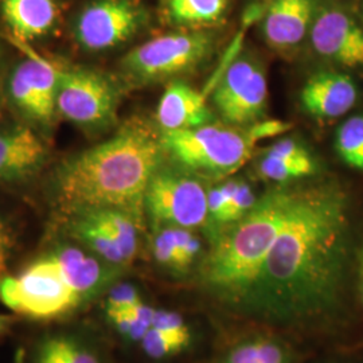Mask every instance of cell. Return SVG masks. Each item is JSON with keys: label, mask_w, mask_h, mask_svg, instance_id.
Returning a JSON list of instances; mask_svg holds the SVG:
<instances>
[{"label": "cell", "mask_w": 363, "mask_h": 363, "mask_svg": "<svg viewBox=\"0 0 363 363\" xmlns=\"http://www.w3.org/2000/svg\"><path fill=\"white\" fill-rule=\"evenodd\" d=\"M152 253L159 265L172 272L181 273L175 226H157L152 241Z\"/></svg>", "instance_id": "obj_29"}, {"label": "cell", "mask_w": 363, "mask_h": 363, "mask_svg": "<svg viewBox=\"0 0 363 363\" xmlns=\"http://www.w3.org/2000/svg\"><path fill=\"white\" fill-rule=\"evenodd\" d=\"M346 237L340 191L327 186L296 190L286 223L240 307L279 325L323 318L342 292Z\"/></svg>", "instance_id": "obj_1"}, {"label": "cell", "mask_w": 363, "mask_h": 363, "mask_svg": "<svg viewBox=\"0 0 363 363\" xmlns=\"http://www.w3.org/2000/svg\"><path fill=\"white\" fill-rule=\"evenodd\" d=\"M291 128H292L291 123L272 118V120H259V121H256L255 124H252L247 128V132H249L250 138L253 139V142L257 144L261 140L274 138L277 135H283V133H286Z\"/></svg>", "instance_id": "obj_34"}, {"label": "cell", "mask_w": 363, "mask_h": 363, "mask_svg": "<svg viewBox=\"0 0 363 363\" xmlns=\"http://www.w3.org/2000/svg\"><path fill=\"white\" fill-rule=\"evenodd\" d=\"M139 303H142V298L135 286L127 283L117 284L109 291V295L106 298V316L109 319L121 312L128 311Z\"/></svg>", "instance_id": "obj_30"}, {"label": "cell", "mask_w": 363, "mask_h": 363, "mask_svg": "<svg viewBox=\"0 0 363 363\" xmlns=\"http://www.w3.org/2000/svg\"><path fill=\"white\" fill-rule=\"evenodd\" d=\"M213 49L203 31L172 33L151 39L123 58V70L138 82H154L187 73L201 65Z\"/></svg>", "instance_id": "obj_7"}, {"label": "cell", "mask_w": 363, "mask_h": 363, "mask_svg": "<svg viewBox=\"0 0 363 363\" xmlns=\"http://www.w3.org/2000/svg\"><path fill=\"white\" fill-rule=\"evenodd\" d=\"M264 155L273 156L284 160H294V162H310L311 155L301 144L292 140V139H281L271 147H268Z\"/></svg>", "instance_id": "obj_33"}, {"label": "cell", "mask_w": 363, "mask_h": 363, "mask_svg": "<svg viewBox=\"0 0 363 363\" xmlns=\"http://www.w3.org/2000/svg\"><path fill=\"white\" fill-rule=\"evenodd\" d=\"M160 135L164 152L181 167L194 177L213 179L237 172L250 159L256 147L247 130L213 124Z\"/></svg>", "instance_id": "obj_4"}, {"label": "cell", "mask_w": 363, "mask_h": 363, "mask_svg": "<svg viewBox=\"0 0 363 363\" xmlns=\"http://www.w3.org/2000/svg\"><path fill=\"white\" fill-rule=\"evenodd\" d=\"M144 210L157 226L193 230L208 222V191L187 171L159 169L147 187Z\"/></svg>", "instance_id": "obj_8"}, {"label": "cell", "mask_w": 363, "mask_h": 363, "mask_svg": "<svg viewBox=\"0 0 363 363\" xmlns=\"http://www.w3.org/2000/svg\"><path fill=\"white\" fill-rule=\"evenodd\" d=\"M155 311L142 301L128 311L109 318V322L116 327L123 337L130 340H142L147 331L152 327Z\"/></svg>", "instance_id": "obj_26"}, {"label": "cell", "mask_w": 363, "mask_h": 363, "mask_svg": "<svg viewBox=\"0 0 363 363\" xmlns=\"http://www.w3.org/2000/svg\"><path fill=\"white\" fill-rule=\"evenodd\" d=\"M13 323V316L10 315H4V313H0V337L6 333H9L10 327Z\"/></svg>", "instance_id": "obj_37"}, {"label": "cell", "mask_w": 363, "mask_h": 363, "mask_svg": "<svg viewBox=\"0 0 363 363\" xmlns=\"http://www.w3.org/2000/svg\"><path fill=\"white\" fill-rule=\"evenodd\" d=\"M9 94L15 108L27 118L49 124L22 62L15 66L11 77L9 78Z\"/></svg>", "instance_id": "obj_23"}, {"label": "cell", "mask_w": 363, "mask_h": 363, "mask_svg": "<svg viewBox=\"0 0 363 363\" xmlns=\"http://www.w3.org/2000/svg\"><path fill=\"white\" fill-rule=\"evenodd\" d=\"M211 118L205 96L183 82L169 84L156 109L162 132L193 130L208 125Z\"/></svg>", "instance_id": "obj_15"}, {"label": "cell", "mask_w": 363, "mask_h": 363, "mask_svg": "<svg viewBox=\"0 0 363 363\" xmlns=\"http://www.w3.org/2000/svg\"><path fill=\"white\" fill-rule=\"evenodd\" d=\"M218 363H291L286 346L271 337L238 343Z\"/></svg>", "instance_id": "obj_21"}, {"label": "cell", "mask_w": 363, "mask_h": 363, "mask_svg": "<svg viewBox=\"0 0 363 363\" xmlns=\"http://www.w3.org/2000/svg\"><path fill=\"white\" fill-rule=\"evenodd\" d=\"M143 21L130 0H96L78 13L74 38L88 52H104L132 38Z\"/></svg>", "instance_id": "obj_9"}, {"label": "cell", "mask_w": 363, "mask_h": 363, "mask_svg": "<svg viewBox=\"0 0 363 363\" xmlns=\"http://www.w3.org/2000/svg\"><path fill=\"white\" fill-rule=\"evenodd\" d=\"M140 342H142L143 350L148 357L162 359L184 350L191 342V335L169 334L166 331L151 327Z\"/></svg>", "instance_id": "obj_28"}, {"label": "cell", "mask_w": 363, "mask_h": 363, "mask_svg": "<svg viewBox=\"0 0 363 363\" xmlns=\"http://www.w3.org/2000/svg\"><path fill=\"white\" fill-rule=\"evenodd\" d=\"M0 301L13 312L35 320H50L76 310L84 301L67 286L49 256L25 271L0 279Z\"/></svg>", "instance_id": "obj_5"}, {"label": "cell", "mask_w": 363, "mask_h": 363, "mask_svg": "<svg viewBox=\"0 0 363 363\" xmlns=\"http://www.w3.org/2000/svg\"><path fill=\"white\" fill-rule=\"evenodd\" d=\"M337 151L352 169H363V116L350 117L337 130Z\"/></svg>", "instance_id": "obj_25"}, {"label": "cell", "mask_w": 363, "mask_h": 363, "mask_svg": "<svg viewBox=\"0 0 363 363\" xmlns=\"http://www.w3.org/2000/svg\"><path fill=\"white\" fill-rule=\"evenodd\" d=\"M229 0H167L171 22L182 26H202L218 22Z\"/></svg>", "instance_id": "obj_20"}, {"label": "cell", "mask_w": 363, "mask_h": 363, "mask_svg": "<svg viewBox=\"0 0 363 363\" xmlns=\"http://www.w3.org/2000/svg\"><path fill=\"white\" fill-rule=\"evenodd\" d=\"M256 202H257V198H256V195L253 194V190L250 189V186L244 183V182H238L233 199H232L229 208L226 210L222 229H225L226 226L241 220L245 214L249 213V210L256 205Z\"/></svg>", "instance_id": "obj_31"}, {"label": "cell", "mask_w": 363, "mask_h": 363, "mask_svg": "<svg viewBox=\"0 0 363 363\" xmlns=\"http://www.w3.org/2000/svg\"><path fill=\"white\" fill-rule=\"evenodd\" d=\"M257 169L264 178L277 183H284L311 175L315 171V164L312 160L294 162L273 156L262 155L259 159Z\"/></svg>", "instance_id": "obj_27"}, {"label": "cell", "mask_w": 363, "mask_h": 363, "mask_svg": "<svg viewBox=\"0 0 363 363\" xmlns=\"http://www.w3.org/2000/svg\"><path fill=\"white\" fill-rule=\"evenodd\" d=\"M268 101V81L265 70L257 66L247 85L233 100L220 109V116L235 125H247L259 121L265 115Z\"/></svg>", "instance_id": "obj_17"}, {"label": "cell", "mask_w": 363, "mask_h": 363, "mask_svg": "<svg viewBox=\"0 0 363 363\" xmlns=\"http://www.w3.org/2000/svg\"><path fill=\"white\" fill-rule=\"evenodd\" d=\"M296 190L274 189L241 220L222 229L202 262V281L217 298L241 306L281 232Z\"/></svg>", "instance_id": "obj_3"}, {"label": "cell", "mask_w": 363, "mask_h": 363, "mask_svg": "<svg viewBox=\"0 0 363 363\" xmlns=\"http://www.w3.org/2000/svg\"><path fill=\"white\" fill-rule=\"evenodd\" d=\"M1 13L19 40H33L49 34L58 16L54 0H3Z\"/></svg>", "instance_id": "obj_16"}, {"label": "cell", "mask_w": 363, "mask_h": 363, "mask_svg": "<svg viewBox=\"0 0 363 363\" xmlns=\"http://www.w3.org/2000/svg\"><path fill=\"white\" fill-rule=\"evenodd\" d=\"M177 244L179 253V265L181 273L186 272L194 262L201 252V241L195 237L190 229L175 228Z\"/></svg>", "instance_id": "obj_32"}, {"label": "cell", "mask_w": 363, "mask_h": 363, "mask_svg": "<svg viewBox=\"0 0 363 363\" xmlns=\"http://www.w3.org/2000/svg\"><path fill=\"white\" fill-rule=\"evenodd\" d=\"M81 214L89 216L91 220H96L108 233L111 234V237L116 241L118 247H121L128 262L135 259L138 253V247H139L138 234H139L140 220H136L133 216H130L125 211L115 210V208L91 210Z\"/></svg>", "instance_id": "obj_19"}, {"label": "cell", "mask_w": 363, "mask_h": 363, "mask_svg": "<svg viewBox=\"0 0 363 363\" xmlns=\"http://www.w3.org/2000/svg\"><path fill=\"white\" fill-rule=\"evenodd\" d=\"M361 294H362V301H363V262L361 265Z\"/></svg>", "instance_id": "obj_38"}, {"label": "cell", "mask_w": 363, "mask_h": 363, "mask_svg": "<svg viewBox=\"0 0 363 363\" xmlns=\"http://www.w3.org/2000/svg\"><path fill=\"white\" fill-rule=\"evenodd\" d=\"M69 230L78 242L85 245L88 250L106 262L116 265L118 268L130 264L121 247H118L111 234L96 220H91L89 216L78 214L72 217Z\"/></svg>", "instance_id": "obj_18"}, {"label": "cell", "mask_w": 363, "mask_h": 363, "mask_svg": "<svg viewBox=\"0 0 363 363\" xmlns=\"http://www.w3.org/2000/svg\"><path fill=\"white\" fill-rule=\"evenodd\" d=\"M257 66L259 64L249 57L238 58L233 64H230L226 72L222 74L213 94V103L218 111L223 109L242 91Z\"/></svg>", "instance_id": "obj_24"}, {"label": "cell", "mask_w": 363, "mask_h": 363, "mask_svg": "<svg viewBox=\"0 0 363 363\" xmlns=\"http://www.w3.org/2000/svg\"><path fill=\"white\" fill-rule=\"evenodd\" d=\"M310 38L315 52L345 66L363 65V30L340 10H325L313 19Z\"/></svg>", "instance_id": "obj_10"}, {"label": "cell", "mask_w": 363, "mask_h": 363, "mask_svg": "<svg viewBox=\"0 0 363 363\" xmlns=\"http://www.w3.org/2000/svg\"><path fill=\"white\" fill-rule=\"evenodd\" d=\"M11 245H13V241H11L10 229L3 218L0 217V279L3 276H6Z\"/></svg>", "instance_id": "obj_36"}, {"label": "cell", "mask_w": 363, "mask_h": 363, "mask_svg": "<svg viewBox=\"0 0 363 363\" xmlns=\"http://www.w3.org/2000/svg\"><path fill=\"white\" fill-rule=\"evenodd\" d=\"M358 91L349 76L323 72L313 74L300 91V101L312 117L327 120L347 113L357 103Z\"/></svg>", "instance_id": "obj_13"}, {"label": "cell", "mask_w": 363, "mask_h": 363, "mask_svg": "<svg viewBox=\"0 0 363 363\" xmlns=\"http://www.w3.org/2000/svg\"><path fill=\"white\" fill-rule=\"evenodd\" d=\"M152 327L169 333V334L191 335V333H190L187 325L184 323L183 318L181 315H178L177 312L156 310Z\"/></svg>", "instance_id": "obj_35"}, {"label": "cell", "mask_w": 363, "mask_h": 363, "mask_svg": "<svg viewBox=\"0 0 363 363\" xmlns=\"http://www.w3.org/2000/svg\"><path fill=\"white\" fill-rule=\"evenodd\" d=\"M163 152L162 135L142 118H132L103 143L58 167L52 183L55 203L70 217L115 208L142 220L145 191Z\"/></svg>", "instance_id": "obj_2"}, {"label": "cell", "mask_w": 363, "mask_h": 363, "mask_svg": "<svg viewBox=\"0 0 363 363\" xmlns=\"http://www.w3.org/2000/svg\"><path fill=\"white\" fill-rule=\"evenodd\" d=\"M48 159V148L28 127L0 130V183L22 182L35 175Z\"/></svg>", "instance_id": "obj_12"}, {"label": "cell", "mask_w": 363, "mask_h": 363, "mask_svg": "<svg viewBox=\"0 0 363 363\" xmlns=\"http://www.w3.org/2000/svg\"><path fill=\"white\" fill-rule=\"evenodd\" d=\"M35 363H100L97 355L73 337H48L37 351Z\"/></svg>", "instance_id": "obj_22"}, {"label": "cell", "mask_w": 363, "mask_h": 363, "mask_svg": "<svg viewBox=\"0 0 363 363\" xmlns=\"http://www.w3.org/2000/svg\"><path fill=\"white\" fill-rule=\"evenodd\" d=\"M48 256L82 301L103 292L115 281L118 273V267L81 247H57Z\"/></svg>", "instance_id": "obj_11"}, {"label": "cell", "mask_w": 363, "mask_h": 363, "mask_svg": "<svg viewBox=\"0 0 363 363\" xmlns=\"http://www.w3.org/2000/svg\"><path fill=\"white\" fill-rule=\"evenodd\" d=\"M120 91L116 82L89 67H73L60 73L57 112L81 130L97 132L115 121Z\"/></svg>", "instance_id": "obj_6"}, {"label": "cell", "mask_w": 363, "mask_h": 363, "mask_svg": "<svg viewBox=\"0 0 363 363\" xmlns=\"http://www.w3.org/2000/svg\"><path fill=\"white\" fill-rule=\"evenodd\" d=\"M313 13V0H272L262 25L264 38L279 50L296 48L311 30Z\"/></svg>", "instance_id": "obj_14"}]
</instances>
